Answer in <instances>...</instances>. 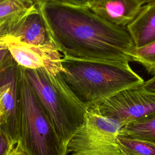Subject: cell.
<instances>
[{
    "label": "cell",
    "mask_w": 155,
    "mask_h": 155,
    "mask_svg": "<svg viewBox=\"0 0 155 155\" xmlns=\"http://www.w3.org/2000/svg\"><path fill=\"white\" fill-rule=\"evenodd\" d=\"M23 69L31 89L67 146L83 123L87 108L66 84L62 69L52 73L42 68Z\"/></svg>",
    "instance_id": "obj_3"
},
{
    "label": "cell",
    "mask_w": 155,
    "mask_h": 155,
    "mask_svg": "<svg viewBox=\"0 0 155 155\" xmlns=\"http://www.w3.org/2000/svg\"><path fill=\"white\" fill-rule=\"evenodd\" d=\"M62 76L69 88L88 108L113 94L143 83L127 61L62 57Z\"/></svg>",
    "instance_id": "obj_2"
},
{
    "label": "cell",
    "mask_w": 155,
    "mask_h": 155,
    "mask_svg": "<svg viewBox=\"0 0 155 155\" xmlns=\"http://www.w3.org/2000/svg\"><path fill=\"white\" fill-rule=\"evenodd\" d=\"M20 67L15 62L0 73V125L10 134L16 145L19 108Z\"/></svg>",
    "instance_id": "obj_8"
},
{
    "label": "cell",
    "mask_w": 155,
    "mask_h": 155,
    "mask_svg": "<svg viewBox=\"0 0 155 155\" xmlns=\"http://www.w3.org/2000/svg\"><path fill=\"white\" fill-rule=\"evenodd\" d=\"M1 120V104H0V124Z\"/></svg>",
    "instance_id": "obj_24"
},
{
    "label": "cell",
    "mask_w": 155,
    "mask_h": 155,
    "mask_svg": "<svg viewBox=\"0 0 155 155\" xmlns=\"http://www.w3.org/2000/svg\"><path fill=\"white\" fill-rule=\"evenodd\" d=\"M143 4L142 0H94L88 8L110 23L127 28Z\"/></svg>",
    "instance_id": "obj_9"
},
{
    "label": "cell",
    "mask_w": 155,
    "mask_h": 155,
    "mask_svg": "<svg viewBox=\"0 0 155 155\" xmlns=\"http://www.w3.org/2000/svg\"><path fill=\"white\" fill-rule=\"evenodd\" d=\"M143 86L146 90L155 93V75L147 81H144Z\"/></svg>",
    "instance_id": "obj_19"
},
{
    "label": "cell",
    "mask_w": 155,
    "mask_h": 155,
    "mask_svg": "<svg viewBox=\"0 0 155 155\" xmlns=\"http://www.w3.org/2000/svg\"><path fill=\"white\" fill-rule=\"evenodd\" d=\"M119 134L155 144V114L123 126Z\"/></svg>",
    "instance_id": "obj_13"
},
{
    "label": "cell",
    "mask_w": 155,
    "mask_h": 155,
    "mask_svg": "<svg viewBox=\"0 0 155 155\" xmlns=\"http://www.w3.org/2000/svg\"><path fill=\"white\" fill-rule=\"evenodd\" d=\"M15 62L7 48L0 49V73Z\"/></svg>",
    "instance_id": "obj_17"
},
{
    "label": "cell",
    "mask_w": 155,
    "mask_h": 155,
    "mask_svg": "<svg viewBox=\"0 0 155 155\" xmlns=\"http://www.w3.org/2000/svg\"><path fill=\"white\" fill-rule=\"evenodd\" d=\"M36 8V5L30 0H4L0 2V38L11 36Z\"/></svg>",
    "instance_id": "obj_11"
},
{
    "label": "cell",
    "mask_w": 155,
    "mask_h": 155,
    "mask_svg": "<svg viewBox=\"0 0 155 155\" xmlns=\"http://www.w3.org/2000/svg\"><path fill=\"white\" fill-rule=\"evenodd\" d=\"M10 155H27V154L24 151V150L22 148V147L18 143H17L15 145V147Z\"/></svg>",
    "instance_id": "obj_20"
},
{
    "label": "cell",
    "mask_w": 155,
    "mask_h": 155,
    "mask_svg": "<svg viewBox=\"0 0 155 155\" xmlns=\"http://www.w3.org/2000/svg\"><path fill=\"white\" fill-rule=\"evenodd\" d=\"M144 4H147V3H150V2H154L155 0H142Z\"/></svg>",
    "instance_id": "obj_23"
},
{
    "label": "cell",
    "mask_w": 155,
    "mask_h": 155,
    "mask_svg": "<svg viewBox=\"0 0 155 155\" xmlns=\"http://www.w3.org/2000/svg\"><path fill=\"white\" fill-rule=\"evenodd\" d=\"M6 41H7V38H0V49L7 48Z\"/></svg>",
    "instance_id": "obj_21"
},
{
    "label": "cell",
    "mask_w": 155,
    "mask_h": 155,
    "mask_svg": "<svg viewBox=\"0 0 155 155\" xmlns=\"http://www.w3.org/2000/svg\"><path fill=\"white\" fill-rule=\"evenodd\" d=\"M131 61L142 65L146 71L155 75V39L151 43L134 48L131 54Z\"/></svg>",
    "instance_id": "obj_15"
},
{
    "label": "cell",
    "mask_w": 155,
    "mask_h": 155,
    "mask_svg": "<svg viewBox=\"0 0 155 155\" xmlns=\"http://www.w3.org/2000/svg\"><path fill=\"white\" fill-rule=\"evenodd\" d=\"M31 2H33L36 5H38L39 4H41L44 2H45L47 0H30Z\"/></svg>",
    "instance_id": "obj_22"
},
{
    "label": "cell",
    "mask_w": 155,
    "mask_h": 155,
    "mask_svg": "<svg viewBox=\"0 0 155 155\" xmlns=\"http://www.w3.org/2000/svg\"><path fill=\"white\" fill-rule=\"evenodd\" d=\"M15 145L10 134L0 125V155H10Z\"/></svg>",
    "instance_id": "obj_16"
},
{
    "label": "cell",
    "mask_w": 155,
    "mask_h": 155,
    "mask_svg": "<svg viewBox=\"0 0 155 155\" xmlns=\"http://www.w3.org/2000/svg\"><path fill=\"white\" fill-rule=\"evenodd\" d=\"M17 143L27 155L68 154L67 146L31 89L21 67Z\"/></svg>",
    "instance_id": "obj_4"
},
{
    "label": "cell",
    "mask_w": 155,
    "mask_h": 155,
    "mask_svg": "<svg viewBox=\"0 0 155 155\" xmlns=\"http://www.w3.org/2000/svg\"><path fill=\"white\" fill-rule=\"evenodd\" d=\"M72 155H83L81 154H79V153H73Z\"/></svg>",
    "instance_id": "obj_25"
},
{
    "label": "cell",
    "mask_w": 155,
    "mask_h": 155,
    "mask_svg": "<svg viewBox=\"0 0 155 155\" xmlns=\"http://www.w3.org/2000/svg\"><path fill=\"white\" fill-rule=\"evenodd\" d=\"M123 125L87 108L83 123L67 145L68 153L83 155H122L117 138Z\"/></svg>",
    "instance_id": "obj_5"
},
{
    "label": "cell",
    "mask_w": 155,
    "mask_h": 155,
    "mask_svg": "<svg viewBox=\"0 0 155 155\" xmlns=\"http://www.w3.org/2000/svg\"><path fill=\"white\" fill-rule=\"evenodd\" d=\"M8 37L30 45H54L37 5L36 8L25 17L11 36Z\"/></svg>",
    "instance_id": "obj_10"
},
{
    "label": "cell",
    "mask_w": 155,
    "mask_h": 155,
    "mask_svg": "<svg viewBox=\"0 0 155 155\" xmlns=\"http://www.w3.org/2000/svg\"><path fill=\"white\" fill-rule=\"evenodd\" d=\"M3 1H4V0H0V2H1Z\"/></svg>",
    "instance_id": "obj_26"
},
{
    "label": "cell",
    "mask_w": 155,
    "mask_h": 155,
    "mask_svg": "<svg viewBox=\"0 0 155 155\" xmlns=\"http://www.w3.org/2000/svg\"><path fill=\"white\" fill-rule=\"evenodd\" d=\"M58 2L88 8L94 0H52Z\"/></svg>",
    "instance_id": "obj_18"
},
{
    "label": "cell",
    "mask_w": 155,
    "mask_h": 155,
    "mask_svg": "<svg viewBox=\"0 0 155 155\" xmlns=\"http://www.w3.org/2000/svg\"><path fill=\"white\" fill-rule=\"evenodd\" d=\"M7 38V48L16 63L26 69H44L49 73L62 69V55L54 45H30Z\"/></svg>",
    "instance_id": "obj_7"
},
{
    "label": "cell",
    "mask_w": 155,
    "mask_h": 155,
    "mask_svg": "<svg viewBox=\"0 0 155 155\" xmlns=\"http://www.w3.org/2000/svg\"><path fill=\"white\" fill-rule=\"evenodd\" d=\"M127 28L136 48L153 42L155 39V2L143 5Z\"/></svg>",
    "instance_id": "obj_12"
},
{
    "label": "cell",
    "mask_w": 155,
    "mask_h": 155,
    "mask_svg": "<svg viewBox=\"0 0 155 155\" xmlns=\"http://www.w3.org/2000/svg\"><path fill=\"white\" fill-rule=\"evenodd\" d=\"M117 142L122 155H155V144L119 134Z\"/></svg>",
    "instance_id": "obj_14"
},
{
    "label": "cell",
    "mask_w": 155,
    "mask_h": 155,
    "mask_svg": "<svg viewBox=\"0 0 155 155\" xmlns=\"http://www.w3.org/2000/svg\"><path fill=\"white\" fill-rule=\"evenodd\" d=\"M37 7L63 56L132 62L135 46L127 28L110 23L85 7L52 0Z\"/></svg>",
    "instance_id": "obj_1"
},
{
    "label": "cell",
    "mask_w": 155,
    "mask_h": 155,
    "mask_svg": "<svg viewBox=\"0 0 155 155\" xmlns=\"http://www.w3.org/2000/svg\"><path fill=\"white\" fill-rule=\"evenodd\" d=\"M88 108L124 126L155 114V93L146 90L142 83L122 90Z\"/></svg>",
    "instance_id": "obj_6"
}]
</instances>
